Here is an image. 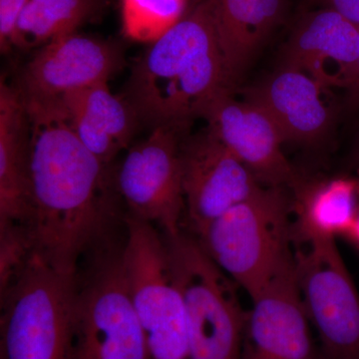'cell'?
<instances>
[{
	"mask_svg": "<svg viewBox=\"0 0 359 359\" xmlns=\"http://www.w3.org/2000/svg\"><path fill=\"white\" fill-rule=\"evenodd\" d=\"M25 105L32 125L27 231L34 255L75 275L90 250L113 233L114 180L55 104Z\"/></svg>",
	"mask_w": 359,
	"mask_h": 359,
	"instance_id": "obj_1",
	"label": "cell"
},
{
	"mask_svg": "<svg viewBox=\"0 0 359 359\" xmlns=\"http://www.w3.org/2000/svg\"><path fill=\"white\" fill-rule=\"evenodd\" d=\"M229 87L211 0L151 43L132 70L124 97L151 129H183Z\"/></svg>",
	"mask_w": 359,
	"mask_h": 359,
	"instance_id": "obj_2",
	"label": "cell"
},
{
	"mask_svg": "<svg viewBox=\"0 0 359 359\" xmlns=\"http://www.w3.org/2000/svg\"><path fill=\"white\" fill-rule=\"evenodd\" d=\"M123 244L112 233L80 264L70 359H150L123 263Z\"/></svg>",
	"mask_w": 359,
	"mask_h": 359,
	"instance_id": "obj_3",
	"label": "cell"
},
{
	"mask_svg": "<svg viewBox=\"0 0 359 359\" xmlns=\"http://www.w3.org/2000/svg\"><path fill=\"white\" fill-rule=\"evenodd\" d=\"M292 210L285 189L264 186L194 236L252 299L292 254Z\"/></svg>",
	"mask_w": 359,
	"mask_h": 359,
	"instance_id": "obj_4",
	"label": "cell"
},
{
	"mask_svg": "<svg viewBox=\"0 0 359 359\" xmlns=\"http://www.w3.org/2000/svg\"><path fill=\"white\" fill-rule=\"evenodd\" d=\"M75 283L33 256L0 292V359H70Z\"/></svg>",
	"mask_w": 359,
	"mask_h": 359,
	"instance_id": "obj_5",
	"label": "cell"
},
{
	"mask_svg": "<svg viewBox=\"0 0 359 359\" xmlns=\"http://www.w3.org/2000/svg\"><path fill=\"white\" fill-rule=\"evenodd\" d=\"M165 240L185 304L192 359H242L248 311L237 283L210 259L193 233L182 231Z\"/></svg>",
	"mask_w": 359,
	"mask_h": 359,
	"instance_id": "obj_6",
	"label": "cell"
},
{
	"mask_svg": "<svg viewBox=\"0 0 359 359\" xmlns=\"http://www.w3.org/2000/svg\"><path fill=\"white\" fill-rule=\"evenodd\" d=\"M123 219V263L150 359H192L185 304L164 233L128 215Z\"/></svg>",
	"mask_w": 359,
	"mask_h": 359,
	"instance_id": "obj_7",
	"label": "cell"
},
{
	"mask_svg": "<svg viewBox=\"0 0 359 359\" xmlns=\"http://www.w3.org/2000/svg\"><path fill=\"white\" fill-rule=\"evenodd\" d=\"M294 252L302 304L325 359H359V294L335 238L299 240Z\"/></svg>",
	"mask_w": 359,
	"mask_h": 359,
	"instance_id": "obj_8",
	"label": "cell"
},
{
	"mask_svg": "<svg viewBox=\"0 0 359 359\" xmlns=\"http://www.w3.org/2000/svg\"><path fill=\"white\" fill-rule=\"evenodd\" d=\"M180 130L151 129L147 138L129 149L114 178L128 216L154 224L169 237L181 233L185 214Z\"/></svg>",
	"mask_w": 359,
	"mask_h": 359,
	"instance_id": "obj_9",
	"label": "cell"
},
{
	"mask_svg": "<svg viewBox=\"0 0 359 359\" xmlns=\"http://www.w3.org/2000/svg\"><path fill=\"white\" fill-rule=\"evenodd\" d=\"M185 214L197 235L264 185L207 129L181 146Z\"/></svg>",
	"mask_w": 359,
	"mask_h": 359,
	"instance_id": "obj_10",
	"label": "cell"
},
{
	"mask_svg": "<svg viewBox=\"0 0 359 359\" xmlns=\"http://www.w3.org/2000/svg\"><path fill=\"white\" fill-rule=\"evenodd\" d=\"M252 304L242 359H320L297 285L294 252Z\"/></svg>",
	"mask_w": 359,
	"mask_h": 359,
	"instance_id": "obj_11",
	"label": "cell"
},
{
	"mask_svg": "<svg viewBox=\"0 0 359 359\" xmlns=\"http://www.w3.org/2000/svg\"><path fill=\"white\" fill-rule=\"evenodd\" d=\"M122 65L115 44L73 33L37 49L15 88L25 103H55L73 92L108 83Z\"/></svg>",
	"mask_w": 359,
	"mask_h": 359,
	"instance_id": "obj_12",
	"label": "cell"
},
{
	"mask_svg": "<svg viewBox=\"0 0 359 359\" xmlns=\"http://www.w3.org/2000/svg\"><path fill=\"white\" fill-rule=\"evenodd\" d=\"M208 130L264 186L295 188L299 180L283 154L285 137L269 113L255 101L236 100L224 87L203 111Z\"/></svg>",
	"mask_w": 359,
	"mask_h": 359,
	"instance_id": "obj_13",
	"label": "cell"
},
{
	"mask_svg": "<svg viewBox=\"0 0 359 359\" xmlns=\"http://www.w3.org/2000/svg\"><path fill=\"white\" fill-rule=\"evenodd\" d=\"M359 60V26L330 7L304 15L290 37L282 66L330 89L346 88Z\"/></svg>",
	"mask_w": 359,
	"mask_h": 359,
	"instance_id": "obj_14",
	"label": "cell"
},
{
	"mask_svg": "<svg viewBox=\"0 0 359 359\" xmlns=\"http://www.w3.org/2000/svg\"><path fill=\"white\" fill-rule=\"evenodd\" d=\"M328 88L302 71L282 66L248 99L261 105L273 118L285 141L311 143L330 129L332 111Z\"/></svg>",
	"mask_w": 359,
	"mask_h": 359,
	"instance_id": "obj_15",
	"label": "cell"
},
{
	"mask_svg": "<svg viewBox=\"0 0 359 359\" xmlns=\"http://www.w3.org/2000/svg\"><path fill=\"white\" fill-rule=\"evenodd\" d=\"M55 104L85 147L109 166L130 142L138 118L124 97L112 93L108 83L73 92Z\"/></svg>",
	"mask_w": 359,
	"mask_h": 359,
	"instance_id": "obj_16",
	"label": "cell"
},
{
	"mask_svg": "<svg viewBox=\"0 0 359 359\" xmlns=\"http://www.w3.org/2000/svg\"><path fill=\"white\" fill-rule=\"evenodd\" d=\"M32 125L15 87L0 83V228L23 226L29 217Z\"/></svg>",
	"mask_w": 359,
	"mask_h": 359,
	"instance_id": "obj_17",
	"label": "cell"
},
{
	"mask_svg": "<svg viewBox=\"0 0 359 359\" xmlns=\"http://www.w3.org/2000/svg\"><path fill=\"white\" fill-rule=\"evenodd\" d=\"M229 86L282 20L285 0H211Z\"/></svg>",
	"mask_w": 359,
	"mask_h": 359,
	"instance_id": "obj_18",
	"label": "cell"
},
{
	"mask_svg": "<svg viewBox=\"0 0 359 359\" xmlns=\"http://www.w3.org/2000/svg\"><path fill=\"white\" fill-rule=\"evenodd\" d=\"M294 240L335 238L351 231L359 205V182L348 178L323 180L294 188Z\"/></svg>",
	"mask_w": 359,
	"mask_h": 359,
	"instance_id": "obj_19",
	"label": "cell"
},
{
	"mask_svg": "<svg viewBox=\"0 0 359 359\" xmlns=\"http://www.w3.org/2000/svg\"><path fill=\"white\" fill-rule=\"evenodd\" d=\"M97 6V0H28L14 28L11 47L33 50L76 33Z\"/></svg>",
	"mask_w": 359,
	"mask_h": 359,
	"instance_id": "obj_20",
	"label": "cell"
},
{
	"mask_svg": "<svg viewBox=\"0 0 359 359\" xmlns=\"http://www.w3.org/2000/svg\"><path fill=\"white\" fill-rule=\"evenodd\" d=\"M191 0H121L122 32L127 39L153 43L190 11Z\"/></svg>",
	"mask_w": 359,
	"mask_h": 359,
	"instance_id": "obj_21",
	"label": "cell"
},
{
	"mask_svg": "<svg viewBox=\"0 0 359 359\" xmlns=\"http://www.w3.org/2000/svg\"><path fill=\"white\" fill-rule=\"evenodd\" d=\"M28 0H0V46L2 51L11 48L16 22Z\"/></svg>",
	"mask_w": 359,
	"mask_h": 359,
	"instance_id": "obj_22",
	"label": "cell"
},
{
	"mask_svg": "<svg viewBox=\"0 0 359 359\" xmlns=\"http://www.w3.org/2000/svg\"><path fill=\"white\" fill-rule=\"evenodd\" d=\"M325 7L334 9L359 26V0H320Z\"/></svg>",
	"mask_w": 359,
	"mask_h": 359,
	"instance_id": "obj_23",
	"label": "cell"
},
{
	"mask_svg": "<svg viewBox=\"0 0 359 359\" xmlns=\"http://www.w3.org/2000/svg\"><path fill=\"white\" fill-rule=\"evenodd\" d=\"M346 90L347 95H348L349 102L353 104V105H359V60L355 68H354L348 83L346 85Z\"/></svg>",
	"mask_w": 359,
	"mask_h": 359,
	"instance_id": "obj_24",
	"label": "cell"
},
{
	"mask_svg": "<svg viewBox=\"0 0 359 359\" xmlns=\"http://www.w3.org/2000/svg\"><path fill=\"white\" fill-rule=\"evenodd\" d=\"M347 236L359 247V205L358 212H356L355 219H354L353 226H351V231H348Z\"/></svg>",
	"mask_w": 359,
	"mask_h": 359,
	"instance_id": "obj_25",
	"label": "cell"
},
{
	"mask_svg": "<svg viewBox=\"0 0 359 359\" xmlns=\"http://www.w3.org/2000/svg\"><path fill=\"white\" fill-rule=\"evenodd\" d=\"M201 1H203V0H191V8L192 9L193 7H195L197 6V4H199Z\"/></svg>",
	"mask_w": 359,
	"mask_h": 359,
	"instance_id": "obj_26",
	"label": "cell"
},
{
	"mask_svg": "<svg viewBox=\"0 0 359 359\" xmlns=\"http://www.w3.org/2000/svg\"><path fill=\"white\" fill-rule=\"evenodd\" d=\"M320 359H325V358H320Z\"/></svg>",
	"mask_w": 359,
	"mask_h": 359,
	"instance_id": "obj_27",
	"label": "cell"
}]
</instances>
